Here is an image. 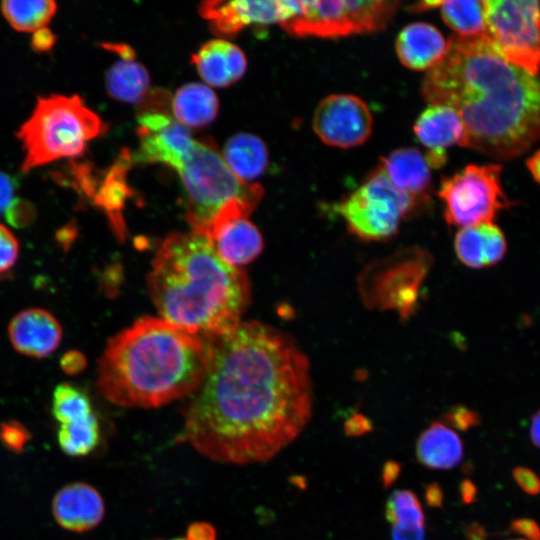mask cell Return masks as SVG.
<instances>
[{
	"label": "cell",
	"instance_id": "obj_49",
	"mask_svg": "<svg viewBox=\"0 0 540 540\" xmlns=\"http://www.w3.org/2000/svg\"><path fill=\"white\" fill-rule=\"evenodd\" d=\"M530 436L534 445L540 448V411L536 412L532 418Z\"/></svg>",
	"mask_w": 540,
	"mask_h": 540
},
{
	"label": "cell",
	"instance_id": "obj_48",
	"mask_svg": "<svg viewBox=\"0 0 540 540\" xmlns=\"http://www.w3.org/2000/svg\"><path fill=\"white\" fill-rule=\"evenodd\" d=\"M526 164L534 180L540 184V149L527 159Z\"/></svg>",
	"mask_w": 540,
	"mask_h": 540
},
{
	"label": "cell",
	"instance_id": "obj_20",
	"mask_svg": "<svg viewBox=\"0 0 540 540\" xmlns=\"http://www.w3.org/2000/svg\"><path fill=\"white\" fill-rule=\"evenodd\" d=\"M389 181L415 200L424 198L431 182V166L424 154L414 147L392 151L378 166Z\"/></svg>",
	"mask_w": 540,
	"mask_h": 540
},
{
	"label": "cell",
	"instance_id": "obj_18",
	"mask_svg": "<svg viewBox=\"0 0 540 540\" xmlns=\"http://www.w3.org/2000/svg\"><path fill=\"white\" fill-rule=\"evenodd\" d=\"M192 62L201 78L217 88L227 87L241 79L247 67L242 50L226 40L204 43L192 55Z\"/></svg>",
	"mask_w": 540,
	"mask_h": 540
},
{
	"label": "cell",
	"instance_id": "obj_43",
	"mask_svg": "<svg viewBox=\"0 0 540 540\" xmlns=\"http://www.w3.org/2000/svg\"><path fill=\"white\" fill-rule=\"evenodd\" d=\"M512 530L526 536L527 540H540V528L533 520H516L512 523Z\"/></svg>",
	"mask_w": 540,
	"mask_h": 540
},
{
	"label": "cell",
	"instance_id": "obj_8",
	"mask_svg": "<svg viewBox=\"0 0 540 540\" xmlns=\"http://www.w3.org/2000/svg\"><path fill=\"white\" fill-rule=\"evenodd\" d=\"M416 200L396 188L377 167L352 193L336 204L335 211L348 230L362 240L393 237Z\"/></svg>",
	"mask_w": 540,
	"mask_h": 540
},
{
	"label": "cell",
	"instance_id": "obj_12",
	"mask_svg": "<svg viewBox=\"0 0 540 540\" xmlns=\"http://www.w3.org/2000/svg\"><path fill=\"white\" fill-rule=\"evenodd\" d=\"M313 130L329 146L351 148L371 135L373 118L367 104L352 94H333L317 105Z\"/></svg>",
	"mask_w": 540,
	"mask_h": 540
},
{
	"label": "cell",
	"instance_id": "obj_47",
	"mask_svg": "<svg viewBox=\"0 0 540 540\" xmlns=\"http://www.w3.org/2000/svg\"><path fill=\"white\" fill-rule=\"evenodd\" d=\"M426 499L430 506H440L443 500L441 488L437 484H430L426 489Z\"/></svg>",
	"mask_w": 540,
	"mask_h": 540
},
{
	"label": "cell",
	"instance_id": "obj_45",
	"mask_svg": "<svg viewBox=\"0 0 540 540\" xmlns=\"http://www.w3.org/2000/svg\"><path fill=\"white\" fill-rule=\"evenodd\" d=\"M76 234L77 229L75 225L67 224L57 231L56 240L64 250H67L75 239Z\"/></svg>",
	"mask_w": 540,
	"mask_h": 540
},
{
	"label": "cell",
	"instance_id": "obj_50",
	"mask_svg": "<svg viewBox=\"0 0 540 540\" xmlns=\"http://www.w3.org/2000/svg\"><path fill=\"white\" fill-rule=\"evenodd\" d=\"M154 540H163V539H154ZM169 540H188V539L179 537V538H173V539H169Z\"/></svg>",
	"mask_w": 540,
	"mask_h": 540
},
{
	"label": "cell",
	"instance_id": "obj_16",
	"mask_svg": "<svg viewBox=\"0 0 540 540\" xmlns=\"http://www.w3.org/2000/svg\"><path fill=\"white\" fill-rule=\"evenodd\" d=\"M12 346L19 353L43 358L53 353L62 337L58 320L41 308H29L16 314L8 327Z\"/></svg>",
	"mask_w": 540,
	"mask_h": 540
},
{
	"label": "cell",
	"instance_id": "obj_39",
	"mask_svg": "<svg viewBox=\"0 0 540 540\" xmlns=\"http://www.w3.org/2000/svg\"><path fill=\"white\" fill-rule=\"evenodd\" d=\"M519 486L529 494H536L540 489V481L537 476L526 468H517L513 472Z\"/></svg>",
	"mask_w": 540,
	"mask_h": 540
},
{
	"label": "cell",
	"instance_id": "obj_44",
	"mask_svg": "<svg viewBox=\"0 0 540 540\" xmlns=\"http://www.w3.org/2000/svg\"><path fill=\"white\" fill-rule=\"evenodd\" d=\"M370 430L368 419L363 416H355L348 420L345 424V431L351 436H358Z\"/></svg>",
	"mask_w": 540,
	"mask_h": 540
},
{
	"label": "cell",
	"instance_id": "obj_13",
	"mask_svg": "<svg viewBox=\"0 0 540 540\" xmlns=\"http://www.w3.org/2000/svg\"><path fill=\"white\" fill-rule=\"evenodd\" d=\"M140 147L133 162L161 163L177 169L195 139L169 113L144 112L138 116Z\"/></svg>",
	"mask_w": 540,
	"mask_h": 540
},
{
	"label": "cell",
	"instance_id": "obj_29",
	"mask_svg": "<svg viewBox=\"0 0 540 540\" xmlns=\"http://www.w3.org/2000/svg\"><path fill=\"white\" fill-rule=\"evenodd\" d=\"M57 4L51 0L3 1L1 12L17 31L35 32L52 19Z\"/></svg>",
	"mask_w": 540,
	"mask_h": 540
},
{
	"label": "cell",
	"instance_id": "obj_15",
	"mask_svg": "<svg viewBox=\"0 0 540 540\" xmlns=\"http://www.w3.org/2000/svg\"><path fill=\"white\" fill-rule=\"evenodd\" d=\"M52 513L62 528L82 533L100 524L105 514V504L93 486L75 482L56 493L52 501Z\"/></svg>",
	"mask_w": 540,
	"mask_h": 540
},
{
	"label": "cell",
	"instance_id": "obj_46",
	"mask_svg": "<svg viewBox=\"0 0 540 540\" xmlns=\"http://www.w3.org/2000/svg\"><path fill=\"white\" fill-rule=\"evenodd\" d=\"M400 465L397 462L389 461L385 463L382 471V481L385 487L390 486L400 475Z\"/></svg>",
	"mask_w": 540,
	"mask_h": 540
},
{
	"label": "cell",
	"instance_id": "obj_40",
	"mask_svg": "<svg viewBox=\"0 0 540 540\" xmlns=\"http://www.w3.org/2000/svg\"><path fill=\"white\" fill-rule=\"evenodd\" d=\"M55 40L56 38L53 32L43 27L33 33L31 46L37 52H44L53 47Z\"/></svg>",
	"mask_w": 540,
	"mask_h": 540
},
{
	"label": "cell",
	"instance_id": "obj_10",
	"mask_svg": "<svg viewBox=\"0 0 540 540\" xmlns=\"http://www.w3.org/2000/svg\"><path fill=\"white\" fill-rule=\"evenodd\" d=\"M486 37L512 64L532 75L540 70V2L485 0Z\"/></svg>",
	"mask_w": 540,
	"mask_h": 540
},
{
	"label": "cell",
	"instance_id": "obj_51",
	"mask_svg": "<svg viewBox=\"0 0 540 540\" xmlns=\"http://www.w3.org/2000/svg\"><path fill=\"white\" fill-rule=\"evenodd\" d=\"M511 540H527V539L518 538V539H511Z\"/></svg>",
	"mask_w": 540,
	"mask_h": 540
},
{
	"label": "cell",
	"instance_id": "obj_2",
	"mask_svg": "<svg viewBox=\"0 0 540 540\" xmlns=\"http://www.w3.org/2000/svg\"><path fill=\"white\" fill-rule=\"evenodd\" d=\"M421 88L430 105L457 111L466 147L511 159L540 138V76L509 62L486 36L450 38Z\"/></svg>",
	"mask_w": 540,
	"mask_h": 540
},
{
	"label": "cell",
	"instance_id": "obj_28",
	"mask_svg": "<svg viewBox=\"0 0 540 540\" xmlns=\"http://www.w3.org/2000/svg\"><path fill=\"white\" fill-rule=\"evenodd\" d=\"M443 21L462 37L486 36L485 1H440Z\"/></svg>",
	"mask_w": 540,
	"mask_h": 540
},
{
	"label": "cell",
	"instance_id": "obj_17",
	"mask_svg": "<svg viewBox=\"0 0 540 540\" xmlns=\"http://www.w3.org/2000/svg\"><path fill=\"white\" fill-rule=\"evenodd\" d=\"M395 49L405 67L416 71H429L445 57L448 41L435 26L426 22H415L399 32Z\"/></svg>",
	"mask_w": 540,
	"mask_h": 540
},
{
	"label": "cell",
	"instance_id": "obj_37",
	"mask_svg": "<svg viewBox=\"0 0 540 540\" xmlns=\"http://www.w3.org/2000/svg\"><path fill=\"white\" fill-rule=\"evenodd\" d=\"M445 419L447 423L460 430H467L479 421L478 416L473 411L464 407L452 409L447 413Z\"/></svg>",
	"mask_w": 540,
	"mask_h": 540
},
{
	"label": "cell",
	"instance_id": "obj_4",
	"mask_svg": "<svg viewBox=\"0 0 540 540\" xmlns=\"http://www.w3.org/2000/svg\"><path fill=\"white\" fill-rule=\"evenodd\" d=\"M147 287L162 319L210 340L238 327L250 299L245 272L228 264L205 235L194 231L163 240Z\"/></svg>",
	"mask_w": 540,
	"mask_h": 540
},
{
	"label": "cell",
	"instance_id": "obj_42",
	"mask_svg": "<svg viewBox=\"0 0 540 540\" xmlns=\"http://www.w3.org/2000/svg\"><path fill=\"white\" fill-rule=\"evenodd\" d=\"M426 527H399L392 526L393 540H425Z\"/></svg>",
	"mask_w": 540,
	"mask_h": 540
},
{
	"label": "cell",
	"instance_id": "obj_26",
	"mask_svg": "<svg viewBox=\"0 0 540 540\" xmlns=\"http://www.w3.org/2000/svg\"><path fill=\"white\" fill-rule=\"evenodd\" d=\"M223 160L237 178L248 183L266 170L268 150L259 137L241 132L227 140Z\"/></svg>",
	"mask_w": 540,
	"mask_h": 540
},
{
	"label": "cell",
	"instance_id": "obj_36",
	"mask_svg": "<svg viewBox=\"0 0 540 540\" xmlns=\"http://www.w3.org/2000/svg\"><path fill=\"white\" fill-rule=\"evenodd\" d=\"M18 182L15 177L0 171V215H4L17 197Z\"/></svg>",
	"mask_w": 540,
	"mask_h": 540
},
{
	"label": "cell",
	"instance_id": "obj_19",
	"mask_svg": "<svg viewBox=\"0 0 540 540\" xmlns=\"http://www.w3.org/2000/svg\"><path fill=\"white\" fill-rule=\"evenodd\" d=\"M413 129L427 152L447 154L446 149L453 145L466 147L463 121L449 106L430 105L419 115Z\"/></svg>",
	"mask_w": 540,
	"mask_h": 540
},
{
	"label": "cell",
	"instance_id": "obj_14",
	"mask_svg": "<svg viewBox=\"0 0 540 540\" xmlns=\"http://www.w3.org/2000/svg\"><path fill=\"white\" fill-rule=\"evenodd\" d=\"M297 1H206L200 14L210 22L211 30L221 36H234L250 24H282L295 12Z\"/></svg>",
	"mask_w": 540,
	"mask_h": 540
},
{
	"label": "cell",
	"instance_id": "obj_24",
	"mask_svg": "<svg viewBox=\"0 0 540 540\" xmlns=\"http://www.w3.org/2000/svg\"><path fill=\"white\" fill-rule=\"evenodd\" d=\"M132 163V156L123 152L96 185L91 197L92 202L106 213L114 231L120 237L125 233L122 209L130 194L127 172Z\"/></svg>",
	"mask_w": 540,
	"mask_h": 540
},
{
	"label": "cell",
	"instance_id": "obj_23",
	"mask_svg": "<svg viewBox=\"0 0 540 540\" xmlns=\"http://www.w3.org/2000/svg\"><path fill=\"white\" fill-rule=\"evenodd\" d=\"M463 455L461 438L444 423H431L417 438L416 458L429 469H452L462 461Z\"/></svg>",
	"mask_w": 540,
	"mask_h": 540
},
{
	"label": "cell",
	"instance_id": "obj_31",
	"mask_svg": "<svg viewBox=\"0 0 540 540\" xmlns=\"http://www.w3.org/2000/svg\"><path fill=\"white\" fill-rule=\"evenodd\" d=\"M52 415L61 424L71 423L94 414L87 394L70 383L57 385L52 395Z\"/></svg>",
	"mask_w": 540,
	"mask_h": 540
},
{
	"label": "cell",
	"instance_id": "obj_22",
	"mask_svg": "<svg viewBox=\"0 0 540 540\" xmlns=\"http://www.w3.org/2000/svg\"><path fill=\"white\" fill-rule=\"evenodd\" d=\"M208 239L222 259L235 267L251 262L263 249L260 231L247 218L228 222Z\"/></svg>",
	"mask_w": 540,
	"mask_h": 540
},
{
	"label": "cell",
	"instance_id": "obj_38",
	"mask_svg": "<svg viewBox=\"0 0 540 540\" xmlns=\"http://www.w3.org/2000/svg\"><path fill=\"white\" fill-rule=\"evenodd\" d=\"M60 366L66 374L76 375L85 368L86 359L81 352L71 350L62 355Z\"/></svg>",
	"mask_w": 540,
	"mask_h": 540
},
{
	"label": "cell",
	"instance_id": "obj_30",
	"mask_svg": "<svg viewBox=\"0 0 540 540\" xmlns=\"http://www.w3.org/2000/svg\"><path fill=\"white\" fill-rule=\"evenodd\" d=\"M100 426L95 414L89 417L61 424L57 440L64 454L71 457H83L90 454L100 441Z\"/></svg>",
	"mask_w": 540,
	"mask_h": 540
},
{
	"label": "cell",
	"instance_id": "obj_21",
	"mask_svg": "<svg viewBox=\"0 0 540 540\" xmlns=\"http://www.w3.org/2000/svg\"><path fill=\"white\" fill-rule=\"evenodd\" d=\"M458 259L470 268H482L498 263L505 255L507 244L500 228L493 223L462 228L455 236Z\"/></svg>",
	"mask_w": 540,
	"mask_h": 540
},
{
	"label": "cell",
	"instance_id": "obj_32",
	"mask_svg": "<svg viewBox=\"0 0 540 540\" xmlns=\"http://www.w3.org/2000/svg\"><path fill=\"white\" fill-rule=\"evenodd\" d=\"M385 517L392 526L426 527L421 502L408 489L395 490L390 495L385 506Z\"/></svg>",
	"mask_w": 540,
	"mask_h": 540
},
{
	"label": "cell",
	"instance_id": "obj_25",
	"mask_svg": "<svg viewBox=\"0 0 540 540\" xmlns=\"http://www.w3.org/2000/svg\"><path fill=\"white\" fill-rule=\"evenodd\" d=\"M216 94L202 83L181 86L171 100L175 120L190 128H204L211 124L218 113Z\"/></svg>",
	"mask_w": 540,
	"mask_h": 540
},
{
	"label": "cell",
	"instance_id": "obj_27",
	"mask_svg": "<svg viewBox=\"0 0 540 540\" xmlns=\"http://www.w3.org/2000/svg\"><path fill=\"white\" fill-rule=\"evenodd\" d=\"M105 86L108 94L124 103H141L148 95L150 76L147 69L135 59V54L121 56L107 70Z\"/></svg>",
	"mask_w": 540,
	"mask_h": 540
},
{
	"label": "cell",
	"instance_id": "obj_11",
	"mask_svg": "<svg viewBox=\"0 0 540 540\" xmlns=\"http://www.w3.org/2000/svg\"><path fill=\"white\" fill-rule=\"evenodd\" d=\"M421 250H405L377 266L362 280L363 296L369 305L397 310L407 316L416 303L419 284L428 267Z\"/></svg>",
	"mask_w": 540,
	"mask_h": 540
},
{
	"label": "cell",
	"instance_id": "obj_34",
	"mask_svg": "<svg viewBox=\"0 0 540 540\" xmlns=\"http://www.w3.org/2000/svg\"><path fill=\"white\" fill-rule=\"evenodd\" d=\"M18 255V240L6 226L0 224V275L14 266Z\"/></svg>",
	"mask_w": 540,
	"mask_h": 540
},
{
	"label": "cell",
	"instance_id": "obj_5",
	"mask_svg": "<svg viewBox=\"0 0 540 540\" xmlns=\"http://www.w3.org/2000/svg\"><path fill=\"white\" fill-rule=\"evenodd\" d=\"M107 129L78 95L41 96L16 133L24 151L21 170L28 172L61 158L76 157Z\"/></svg>",
	"mask_w": 540,
	"mask_h": 540
},
{
	"label": "cell",
	"instance_id": "obj_35",
	"mask_svg": "<svg viewBox=\"0 0 540 540\" xmlns=\"http://www.w3.org/2000/svg\"><path fill=\"white\" fill-rule=\"evenodd\" d=\"M4 216L13 227L24 228L32 224L36 217V210L31 202L17 198Z\"/></svg>",
	"mask_w": 540,
	"mask_h": 540
},
{
	"label": "cell",
	"instance_id": "obj_6",
	"mask_svg": "<svg viewBox=\"0 0 540 540\" xmlns=\"http://www.w3.org/2000/svg\"><path fill=\"white\" fill-rule=\"evenodd\" d=\"M185 190L191 231L206 235L218 213L232 201L255 208L264 190L237 178L213 145L194 141L176 169Z\"/></svg>",
	"mask_w": 540,
	"mask_h": 540
},
{
	"label": "cell",
	"instance_id": "obj_33",
	"mask_svg": "<svg viewBox=\"0 0 540 540\" xmlns=\"http://www.w3.org/2000/svg\"><path fill=\"white\" fill-rule=\"evenodd\" d=\"M29 439L30 433L21 423L11 420L0 424V440L9 450L22 451Z\"/></svg>",
	"mask_w": 540,
	"mask_h": 540
},
{
	"label": "cell",
	"instance_id": "obj_1",
	"mask_svg": "<svg viewBox=\"0 0 540 540\" xmlns=\"http://www.w3.org/2000/svg\"><path fill=\"white\" fill-rule=\"evenodd\" d=\"M312 394L309 361L295 341L261 322H241L212 340L175 442L219 463L268 461L308 424Z\"/></svg>",
	"mask_w": 540,
	"mask_h": 540
},
{
	"label": "cell",
	"instance_id": "obj_9",
	"mask_svg": "<svg viewBox=\"0 0 540 540\" xmlns=\"http://www.w3.org/2000/svg\"><path fill=\"white\" fill-rule=\"evenodd\" d=\"M501 165L470 164L444 178L438 191L449 225L469 227L492 223L497 213L511 205L501 188Z\"/></svg>",
	"mask_w": 540,
	"mask_h": 540
},
{
	"label": "cell",
	"instance_id": "obj_41",
	"mask_svg": "<svg viewBox=\"0 0 540 540\" xmlns=\"http://www.w3.org/2000/svg\"><path fill=\"white\" fill-rule=\"evenodd\" d=\"M188 540H216L215 529L206 522H194L187 530Z\"/></svg>",
	"mask_w": 540,
	"mask_h": 540
},
{
	"label": "cell",
	"instance_id": "obj_7",
	"mask_svg": "<svg viewBox=\"0 0 540 540\" xmlns=\"http://www.w3.org/2000/svg\"><path fill=\"white\" fill-rule=\"evenodd\" d=\"M399 5L393 0L299 1L283 29L294 36L343 37L382 30Z\"/></svg>",
	"mask_w": 540,
	"mask_h": 540
},
{
	"label": "cell",
	"instance_id": "obj_3",
	"mask_svg": "<svg viewBox=\"0 0 540 540\" xmlns=\"http://www.w3.org/2000/svg\"><path fill=\"white\" fill-rule=\"evenodd\" d=\"M212 355V340L161 317H143L109 339L97 368L99 392L129 408H157L192 395Z\"/></svg>",
	"mask_w": 540,
	"mask_h": 540
}]
</instances>
